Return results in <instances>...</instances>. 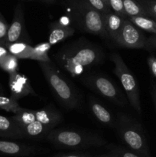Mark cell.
Instances as JSON below:
<instances>
[{
  "label": "cell",
  "mask_w": 156,
  "mask_h": 157,
  "mask_svg": "<svg viewBox=\"0 0 156 157\" xmlns=\"http://www.w3.org/2000/svg\"><path fill=\"white\" fill-rule=\"evenodd\" d=\"M50 157H92L91 155L88 153H58L55 156H52Z\"/></svg>",
  "instance_id": "28"
},
{
  "label": "cell",
  "mask_w": 156,
  "mask_h": 157,
  "mask_svg": "<svg viewBox=\"0 0 156 157\" xmlns=\"http://www.w3.org/2000/svg\"><path fill=\"white\" fill-rule=\"evenodd\" d=\"M111 61L114 64L113 72L119 78L122 88L125 93L128 102L131 107L139 113L142 114L139 87L136 77L129 70L128 66L118 53L111 55Z\"/></svg>",
  "instance_id": "7"
},
{
  "label": "cell",
  "mask_w": 156,
  "mask_h": 157,
  "mask_svg": "<svg viewBox=\"0 0 156 157\" xmlns=\"http://www.w3.org/2000/svg\"><path fill=\"white\" fill-rule=\"evenodd\" d=\"M80 80L88 88L116 105L124 107L128 103L126 96L110 78L99 74H92L84 75Z\"/></svg>",
  "instance_id": "8"
},
{
  "label": "cell",
  "mask_w": 156,
  "mask_h": 157,
  "mask_svg": "<svg viewBox=\"0 0 156 157\" xmlns=\"http://www.w3.org/2000/svg\"><path fill=\"white\" fill-rule=\"evenodd\" d=\"M53 56L63 71L72 78H76L102 63L105 55L97 44L80 38L66 44Z\"/></svg>",
  "instance_id": "1"
},
{
  "label": "cell",
  "mask_w": 156,
  "mask_h": 157,
  "mask_svg": "<svg viewBox=\"0 0 156 157\" xmlns=\"http://www.w3.org/2000/svg\"><path fill=\"white\" fill-rule=\"evenodd\" d=\"M91 6H93L94 9L99 11V12L104 15L106 12H110V9L102 2V0H86Z\"/></svg>",
  "instance_id": "26"
},
{
  "label": "cell",
  "mask_w": 156,
  "mask_h": 157,
  "mask_svg": "<svg viewBox=\"0 0 156 157\" xmlns=\"http://www.w3.org/2000/svg\"><path fill=\"white\" fill-rule=\"evenodd\" d=\"M29 1H31V0H29Z\"/></svg>",
  "instance_id": "36"
},
{
  "label": "cell",
  "mask_w": 156,
  "mask_h": 157,
  "mask_svg": "<svg viewBox=\"0 0 156 157\" xmlns=\"http://www.w3.org/2000/svg\"><path fill=\"white\" fill-rule=\"evenodd\" d=\"M45 140L59 150H82L107 144L106 140L97 133L75 129L54 128Z\"/></svg>",
  "instance_id": "3"
},
{
  "label": "cell",
  "mask_w": 156,
  "mask_h": 157,
  "mask_svg": "<svg viewBox=\"0 0 156 157\" xmlns=\"http://www.w3.org/2000/svg\"><path fill=\"white\" fill-rule=\"evenodd\" d=\"M38 66L57 101L67 110H74L79 107L80 105L79 92L56 64L50 60L38 61Z\"/></svg>",
  "instance_id": "2"
},
{
  "label": "cell",
  "mask_w": 156,
  "mask_h": 157,
  "mask_svg": "<svg viewBox=\"0 0 156 157\" xmlns=\"http://www.w3.org/2000/svg\"><path fill=\"white\" fill-rule=\"evenodd\" d=\"M115 128L126 148L141 157H151L145 132L137 120L127 113H119Z\"/></svg>",
  "instance_id": "4"
},
{
  "label": "cell",
  "mask_w": 156,
  "mask_h": 157,
  "mask_svg": "<svg viewBox=\"0 0 156 157\" xmlns=\"http://www.w3.org/2000/svg\"><path fill=\"white\" fill-rule=\"evenodd\" d=\"M92 157H93V156H92ZM95 157H117V156H116L114 153H112V152L110 151V153H106V154H102V155H100V156H95Z\"/></svg>",
  "instance_id": "33"
},
{
  "label": "cell",
  "mask_w": 156,
  "mask_h": 157,
  "mask_svg": "<svg viewBox=\"0 0 156 157\" xmlns=\"http://www.w3.org/2000/svg\"><path fill=\"white\" fill-rule=\"evenodd\" d=\"M48 150L41 147L28 145L8 140H0V153L16 157H32L47 153Z\"/></svg>",
  "instance_id": "11"
},
{
  "label": "cell",
  "mask_w": 156,
  "mask_h": 157,
  "mask_svg": "<svg viewBox=\"0 0 156 157\" xmlns=\"http://www.w3.org/2000/svg\"><path fill=\"white\" fill-rule=\"evenodd\" d=\"M6 48L9 53L15 55L18 59H30L33 52V46L22 41L7 44Z\"/></svg>",
  "instance_id": "17"
},
{
  "label": "cell",
  "mask_w": 156,
  "mask_h": 157,
  "mask_svg": "<svg viewBox=\"0 0 156 157\" xmlns=\"http://www.w3.org/2000/svg\"><path fill=\"white\" fill-rule=\"evenodd\" d=\"M62 121L61 112L51 104L35 110L33 122L21 127L24 139L42 140Z\"/></svg>",
  "instance_id": "6"
},
{
  "label": "cell",
  "mask_w": 156,
  "mask_h": 157,
  "mask_svg": "<svg viewBox=\"0 0 156 157\" xmlns=\"http://www.w3.org/2000/svg\"><path fill=\"white\" fill-rule=\"evenodd\" d=\"M108 148L110 151L114 153L117 157H141L124 146L110 144L108 146Z\"/></svg>",
  "instance_id": "23"
},
{
  "label": "cell",
  "mask_w": 156,
  "mask_h": 157,
  "mask_svg": "<svg viewBox=\"0 0 156 157\" xmlns=\"http://www.w3.org/2000/svg\"><path fill=\"white\" fill-rule=\"evenodd\" d=\"M0 66L10 75L17 72L18 69V58L9 53L0 61Z\"/></svg>",
  "instance_id": "21"
},
{
  "label": "cell",
  "mask_w": 156,
  "mask_h": 157,
  "mask_svg": "<svg viewBox=\"0 0 156 157\" xmlns=\"http://www.w3.org/2000/svg\"><path fill=\"white\" fill-rule=\"evenodd\" d=\"M124 10L127 17L136 16V15H149L145 10L143 6L136 0H122Z\"/></svg>",
  "instance_id": "20"
},
{
  "label": "cell",
  "mask_w": 156,
  "mask_h": 157,
  "mask_svg": "<svg viewBox=\"0 0 156 157\" xmlns=\"http://www.w3.org/2000/svg\"><path fill=\"white\" fill-rule=\"evenodd\" d=\"M135 25L142 31L156 34V21L148 15H136L127 17Z\"/></svg>",
  "instance_id": "18"
},
{
  "label": "cell",
  "mask_w": 156,
  "mask_h": 157,
  "mask_svg": "<svg viewBox=\"0 0 156 157\" xmlns=\"http://www.w3.org/2000/svg\"><path fill=\"white\" fill-rule=\"evenodd\" d=\"M151 98H152L153 103H154V107H155V110H156V84H154V83H152V84H151Z\"/></svg>",
  "instance_id": "31"
},
{
  "label": "cell",
  "mask_w": 156,
  "mask_h": 157,
  "mask_svg": "<svg viewBox=\"0 0 156 157\" xmlns=\"http://www.w3.org/2000/svg\"><path fill=\"white\" fill-rule=\"evenodd\" d=\"M151 18L156 21V0H142L140 2Z\"/></svg>",
  "instance_id": "24"
},
{
  "label": "cell",
  "mask_w": 156,
  "mask_h": 157,
  "mask_svg": "<svg viewBox=\"0 0 156 157\" xmlns=\"http://www.w3.org/2000/svg\"><path fill=\"white\" fill-rule=\"evenodd\" d=\"M50 48H51V44L48 41L37 44L36 46L33 47V52H32L30 60H34V61H50L48 56Z\"/></svg>",
  "instance_id": "19"
},
{
  "label": "cell",
  "mask_w": 156,
  "mask_h": 157,
  "mask_svg": "<svg viewBox=\"0 0 156 157\" xmlns=\"http://www.w3.org/2000/svg\"><path fill=\"white\" fill-rule=\"evenodd\" d=\"M145 49H156V34H153L152 35L147 38L146 44H145Z\"/></svg>",
  "instance_id": "30"
},
{
  "label": "cell",
  "mask_w": 156,
  "mask_h": 157,
  "mask_svg": "<svg viewBox=\"0 0 156 157\" xmlns=\"http://www.w3.org/2000/svg\"><path fill=\"white\" fill-rule=\"evenodd\" d=\"M49 29H50V34H49L48 42L51 44V46L64 41L67 38L71 37L75 32L74 28L67 25L62 24L59 21H54L50 23Z\"/></svg>",
  "instance_id": "14"
},
{
  "label": "cell",
  "mask_w": 156,
  "mask_h": 157,
  "mask_svg": "<svg viewBox=\"0 0 156 157\" xmlns=\"http://www.w3.org/2000/svg\"><path fill=\"white\" fill-rule=\"evenodd\" d=\"M0 108L16 113L21 109V107L18 104L16 100L14 99L12 97L9 98V97L0 95Z\"/></svg>",
  "instance_id": "22"
},
{
  "label": "cell",
  "mask_w": 156,
  "mask_h": 157,
  "mask_svg": "<svg viewBox=\"0 0 156 157\" xmlns=\"http://www.w3.org/2000/svg\"><path fill=\"white\" fill-rule=\"evenodd\" d=\"M9 87L12 97L16 101L28 95L38 96L36 92L32 88L29 78L18 72L10 75Z\"/></svg>",
  "instance_id": "12"
},
{
  "label": "cell",
  "mask_w": 156,
  "mask_h": 157,
  "mask_svg": "<svg viewBox=\"0 0 156 157\" xmlns=\"http://www.w3.org/2000/svg\"><path fill=\"white\" fill-rule=\"evenodd\" d=\"M8 29V24L6 23V20L4 19L2 15L0 14V39H3L6 38V35H7Z\"/></svg>",
  "instance_id": "27"
},
{
  "label": "cell",
  "mask_w": 156,
  "mask_h": 157,
  "mask_svg": "<svg viewBox=\"0 0 156 157\" xmlns=\"http://www.w3.org/2000/svg\"><path fill=\"white\" fill-rule=\"evenodd\" d=\"M102 2H103L105 3V4L106 5V6H108V7L110 8V4H109V0H102Z\"/></svg>",
  "instance_id": "35"
},
{
  "label": "cell",
  "mask_w": 156,
  "mask_h": 157,
  "mask_svg": "<svg viewBox=\"0 0 156 157\" xmlns=\"http://www.w3.org/2000/svg\"><path fill=\"white\" fill-rule=\"evenodd\" d=\"M109 4H110V9H113V12L126 18V14L124 10L122 0H109Z\"/></svg>",
  "instance_id": "25"
},
{
  "label": "cell",
  "mask_w": 156,
  "mask_h": 157,
  "mask_svg": "<svg viewBox=\"0 0 156 157\" xmlns=\"http://www.w3.org/2000/svg\"><path fill=\"white\" fill-rule=\"evenodd\" d=\"M71 18L75 25L84 32L108 38L103 15L90 6L86 0H74L70 5Z\"/></svg>",
  "instance_id": "5"
},
{
  "label": "cell",
  "mask_w": 156,
  "mask_h": 157,
  "mask_svg": "<svg viewBox=\"0 0 156 157\" xmlns=\"http://www.w3.org/2000/svg\"><path fill=\"white\" fill-rule=\"evenodd\" d=\"M103 18L104 26H105L108 38H110L113 41H115L119 35V32H120L125 17H122L115 12L110 11L104 14Z\"/></svg>",
  "instance_id": "15"
},
{
  "label": "cell",
  "mask_w": 156,
  "mask_h": 157,
  "mask_svg": "<svg viewBox=\"0 0 156 157\" xmlns=\"http://www.w3.org/2000/svg\"><path fill=\"white\" fill-rule=\"evenodd\" d=\"M5 40L6 44L17 41L28 43V41H30L25 28L24 8L21 4H18L15 8L13 20L9 27Z\"/></svg>",
  "instance_id": "10"
},
{
  "label": "cell",
  "mask_w": 156,
  "mask_h": 157,
  "mask_svg": "<svg viewBox=\"0 0 156 157\" xmlns=\"http://www.w3.org/2000/svg\"><path fill=\"white\" fill-rule=\"evenodd\" d=\"M148 64L151 75L156 78V57L151 55L148 58Z\"/></svg>",
  "instance_id": "29"
},
{
  "label": "cell",
  "mask_w": 156,
  "mask_h": 157,
  "mask_svg": "<svg viewBox=\"0 0 156 157\" xmlns=\"http://www.w3.org/2000/svg\"><path fill=\"white\" fill-rule=\"evenodd\" d=\"M0 135L12 139H24L19 126L12 119L0 115Z\"/></svg>",
  "instance_id": "16"
},
{
  "label": "cell",
  "mask_w": 156,
  "mask_h": 157,
  "mask_svg": "<svg viewBox=\"0 0 156 157\" xmlns=\"http://www.w3.org/2000/svg\"><path fill=\"white\" fill-rule=\"evenodd\" d=\"M147 38L140 29L125 18L115 42L119 47L129 49L145 48Z\"/></svg>",
  "instance_id": "9"
},
{
  "label": "cell",
  "mask_w": 156,
  "mask_h": 157,
  "mask_svg": "<svg viewBox=\"0 0 156 157\" xmlns=\"http://www.w3.org/2000/svg\"><path fill=\"white\" fill-rule=\"evenodd\" d=\"M9 54V51L6 48V47H3V46H0V61H2L3 58L6 56V55Z\"/></svg>",
  "instance_id": "32"
},
{
  "label": "cell",
  "mask_w": 156,
  "mask_h": 157,
  "mask_svg": "<svg viewBox=\"0 0 156 157\" xmlns=\"http://www.w3.org/2000/svg\"><path fill=\"white\" fill-rule=\"evenodd\" d=\"M41 1L44 2H46V3H50H50L54 2L56 0H41Z\"/></svg>",
  "instance_id": "34"
},
{
  "label": "cell",
  "mask_w": 156,
  "mask_h": 157,
  "mask_svg": "<svg viewBox=\"0 0 156 157\" xmlns=\"http://www.w3.org/2000/svg\"><path fill=\"white\" fill-rule=\"evenodd\" d=\"M89 108L94 117L103 125L110 127H115L116 119L111 112L106 108L99 101L93 97L89 98Z\"/></svg>",
  "instance_id": "13"
}]
</instances>
